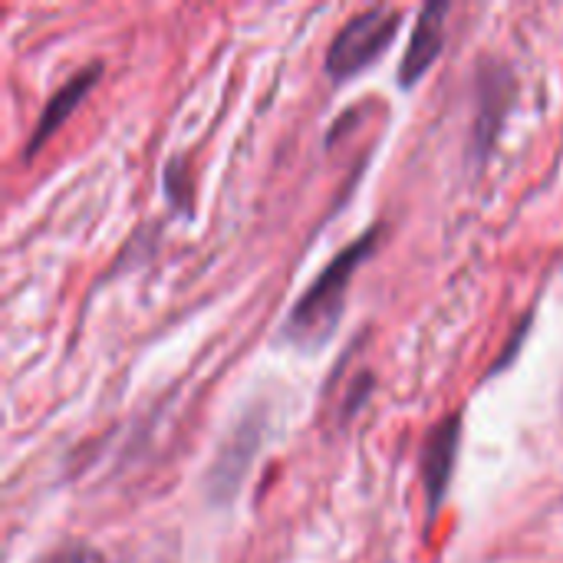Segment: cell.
I'll return each mask as SVG.
<instances>
[{"mask_svg":"<svg viewBox=\"0 0 563 563\" xmlns=\"http://www.w3.org/2000/svg\"><path fill=\"white\" fill-rule=\"evenodd\" d=\"M96 79H99V66H89V69H82L79 76H73L66 86H59L56 92H53V99L46 102V109H43V115H40V122H36V129H33V135H30V142H26V148H23V155H36L40 152V145L76 112V106L89 96V89L96 86Z\"/></svg>","mask_w":563,"mask_h":563,"instance_id":"5","label":"cell"},{"mask_svg":"<svg viewBox=\"0 0 563 563\" xmlns=\"http://www.w3.org/2000/svg\"><path fill=\"white\" fill-rule=\"evenodd\" d=\"M459 442H462V419H442L422 449V485H426V498H429V515H435L445 501V492L452 485V472H455V459H459Z\"/></svg>","mask_w":563,"mask_h":563,"instance_id":"3","label":"cell"},{"mask_svg":"<svg viewBox=\"0 0 563 563\" xmlns=\"http://www.w3.org/2000/svg\"><path fill=\"white\" fill-rule=\"evenodd\" d=\"M445 20H449V3H426L422 7L419 23L412 30V40H409V49L402 56V66H399L402 86H416L432 69V63L439 59V53L445 46Z\"/></svg>","mask_w":563,"mask_h":563,"instance_id":"4","label":"cell"},{"mask_svg":"<svg viewBox=\"0 0 563 563\" xmlns=\"http://www.w3.org/2000/svg\"><path fill=\"white\" fill-rule=\"evenodd\" d=\"M399 20L402 16L393 7H373V10L353 16L330 43L327 73L333 79H353L356 73H363L369 63H376L389 49V43L399 30Z\"/></svg>","mask_w":563,"mask_h":563,"instance_id":"2","label":"cell"},{"mask_svg":"<svg viewBox=\"0 0 563 563\" xmlns=\"http://www.w3.org/2000/svg\"><path fill=\"white\" fill-rule=\"evenodd\" d=\"M373 247H376V231H366L343 254H336L327 264V271L310 284V290L290 310L287 336H294L297 343H310V346L317 343L320 346L336 330L343 307H346L350 284H353L360 264L366 261V254H373Z\"/></svg>","mask_w":563,"mask_h":563,"instance_id":"1","label":"cell"},{"mask_svg":"<svg viewBox=\"0 0 563 563\" xmlns=\"http://www.w3.org/2000/svg\"><path fill=\"white\" fill-rule=\"evenodd\" d=\"M46 563H106L99 551L86 548V544H69V548H59L56 554H49Z\"/></svg>","mask_w":563,"mask_h":563,"instance_id":"6","label":"cell"}]
</instances>
